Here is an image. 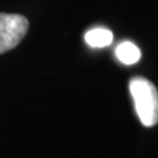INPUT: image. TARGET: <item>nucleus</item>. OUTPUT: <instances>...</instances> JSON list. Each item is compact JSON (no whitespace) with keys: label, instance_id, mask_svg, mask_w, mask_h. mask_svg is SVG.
Returning a JSON list of instances; mask_svg holds the SVG:
<instances>
[{"label":"nucleus","instance_id":"obj_4","mask_svg":"<svg viewBox=\"0 0 158 158\" xmlns=\"http://www.w3.org/2000/svg\"><path fill=\"white\" fill-rule=\"evenodd\" d=\"M116 56L118 61H121L125 65H133V63L140 61L141 52L133 42L125 41L116 48Z\"/></svg>","mask_w":158,"mask_h":158},{"label":"nucleus","instance_id":"obj_3","mask_svg":"<svg viewBox=\"0 0 158 158\" xmlns=\"http://www.w3.org/2000/svg\"><path fill=\"white\" fill-rule=\"evenodd\" d=\"M86 42L91 48H106L113 41V34L106 28H94L85 34Z\"/></svg>","mask_w":158,"mask_h":158},{"label":"nucleus","instance_id":"obj_2","mask_svg":"<svg viewBox=\"0 0 158 158\" xmlns=\"http://www.w3.org/2000/svg\"><path fill=\"white\" fill-rule=\"evenodd\" d=\"M29 23L21 15L0 13V54L16 48L25 37Z\"/></svg>","mask_w":158,"mask_h":158},{"label":"nucleus","instance_id":"obj_1","mask_svg":"<svg viewBox=\"0 0 158 158\" xmlns=\"http://www.w3.org/2000/svg\"><path fill=\"white\" fill-rule=\"evenodd\" d=\"M135 108L140 121L145 127L158 123V91L156 86L145 78H133L129 83Z\"/></svg>","mask_w":158,"mask_h":158}]
</instances>
